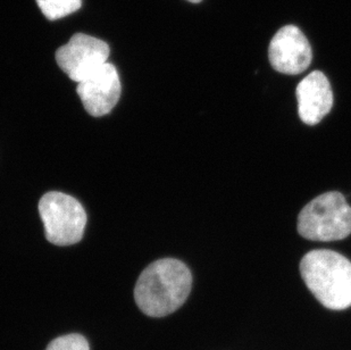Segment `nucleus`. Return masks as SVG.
Instances as JSON below:
<instances>
[{"mask_svg":"<svg viewBox=\"0 0 351 350\" xmlns=\"http://www.w3.org/2000/svg\"><path fill=\"white\" fill-rule=\"evenodd\" d=\"M193 275L184 263L174 258L154 261L140 275L134 299L143 313L162 317L178 311L189 297Z\"/></svg>","mask_w":351,"mask_h":350,"instance_id":"obj_1","label":"nucleus"},{"mask_svg":"<svg viewBox=\"0 0 351 350\" xmlns=\"http://www.w3.org/2000/svg\"><path fill=\"white\" fill-rule=\"evenodd\" d=\"M302 280L315 298L332 311L351 306V261L337 251H309L300 261Z\"/></svg>","mask_w":351,"mask_h":350,"instance_id":"obj_2","label":"nucleus"},{"mask_svg":"<svg viewBox=\"0 0 351 350\" xmlns=\"http://www.w3.org/2000/svg\"><path fill=\"white\" fill-rule=\"evenodd\" d=\"M299 235L313 242H337L351 235V207L341 192L313 199L298 216Z\"/></svg>","mask_w":351,"mask_h":350,"instance_id":"obj_3","label":"nucleus"},{"mask_svg":"<svg viewBox=\"0 0 351 350\" xmlns=\"http://www.w3.org/2000/svg\"><path fill=\"white\" fill-rule=\"evenodd\" d=\"M46 238L56 246H72L81 242L86 225V213L81 202L63 192L45 194L39 202Z\"/></svg>","mask_w":351,"mask_h":350,"instance_id":"obj_4","label":"nucleus"},{"mask_svg":"<svg viewBox=\"0 0 351 350\" xmlns=\"http://www.w3.org/2000/svg\"><path fill=\"white\" fill-rule=\"evenodd\" d=\"M108 56L110 47L105 41L77 34L66 45L58 48L56 62L60 70L66 73L71 80L79 83L107 63Z\"/></svg>","mask_w":351,"mask_h":350,"instance_id":"obj_5","label":"nucleus"},{"mask_svg":"<svg viewBox=\"0 0 351 350\" xmlns=\"http://www.w3.org/2000/svg\"><path fill=\"white\" fill-rule=\"evenodd\" d=\"M77 93L90 115H106L119 103L122 93L117 69L108 62L104 64L79 82Z\"/></svg>","mask_w":351,"mask_h":350,"instance_id":"obj_6","label":"nucleus"},{"mask_svg":"<svg viewBox=\"0 0 351 350\" xmlns=\"http://www.w3.org/2000/svg\"><path fill=\"white\" fill-rule=\"evenodd\" d=\"M269 56L275 71L297 75L308 69L313 53L308 39L302 30L295 25H287L273 36Z\"/></svg>","mask_w":351,"mask_h":350,"instance_id":"obj_7","label":"nucleus"},{"mask_svg":"<svg viewBox=\"0 0 351 350\" xmlns=\"http://www.w3.org/2000/svg\"><path fill=\"white\" fill-rule=\"evenodd\" d=\"M298 113L302 122L316 126L331 112L333 91L324 73L314 71L297 86Z\"/></svg>","mask_w":351,"mask_h":350,"instance_id":"obj_8","label":"nucleus"},{"mask_svg":"<svg viewBox=\"0 0 351 350\" xmlns=\"http://www.w3.org/2000/svg\"><path fill=\"white\" fill-rule=\"evenodd\" d=\"M38 6L48 20H58L79 10L81 0H37Z\"/></svg>","mask_w":351,"mask_h":350,"instance_id":"obj_9","label":"nucleus"},{"mask_svg":"<svg viewBox=\"0 0 351 350\" xmlns=\"http://www.w3.org/2000/svg\"><path fill=\"white\" fill-rule=\"evenodd\" d=\"M46 350H90V348L86 338L74 334L56 338Z\"/></svg>","mask_w":351,"mask_h":350,"instance_id":"obj_10","label":"nucleus"},{"mask_svg":"<svg viewBox=\"0 0 351 350\" xmlns=\"http://www.w3.org/2000/svg\"><path fill=\"white\" fill-rule=\"evenodd\" d=\"M188 1H190V3H200V1H202V0H188Z\"/></svg>","mask_w":351,"mask_h":350,"instance_id":"obj_11","label":"nucleus"}]
</instances>
